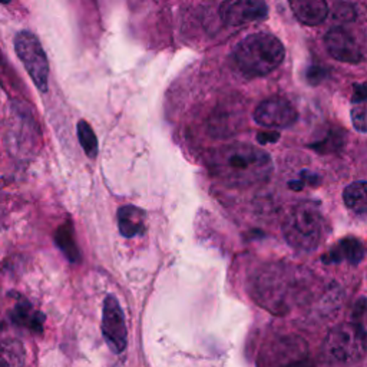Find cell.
I'll use <instances>...</instances> for the list:
<instances>
[{
    "mask_svg": "<svg viewBox=\"0 0 367 367\" xmlns=\"http://www.w3.org/2000/svg\"><path fill=\"white\" fill-rule=\"evenodd\" d=\"M299 119L296 108L284 98L273 96L263 100L254 110V120L269 130H286Z\"/></svg>",
    "mask_w": 367,
    "mask_h": 367,
    "instance_id": "cell-8",
    "label": "cell"
},
{
    "mask_svg": "<svg viewBox=\"0 0 367 367\" xmlns=\"http://www.w3.org/2000/svg\"><path fill=\"white\" fill-rule=\"evenodd\" d=\"M310 276L301 269L279 266L263 269L254 283L256 299L260 306L273 313H287L307 299Z\"/></svg>",
    "mask_w": 367,
    "mask_h": 367,
    "instance_id": "cell-2",
    "label": "cell"
},
{
    "mask_svg": "<svg viewBox=\"0 0 367 367\" xmlns=\"http://www.w3.org/2000/svg\"><path fill=\"white\" fill-rule=\"evenodd\" d=\"M363 257V244L356 238H344L323 257V262L326 264H338L346 262L351 266H357L358 263H361Z\"/></svg>",
    "mask_w": 367,
    "mask_h": 367,
    "instance_id": "cell-13",
    "label": "cell"
},
{
    "mask_svg": "<svg viewBox=\"0 0 367 367\" xmlns=\"http://www.w3.org/2000/svg\"><path fill=\"white\" fill-rule=\"evenodd\" d=\"M356 9L350 4H337L333 8V18L340 22H351L356 19Z\"/></svg>",
    "mask_w": 367,
    "mask_h": 367,
    "instance_id": "cell-22",
    "label": "cell"
},
{
    "mask_svg": "<svg viewBox=\"0 0 367 367\" xmlns=\"http://www.w3.org/2000/svg\"><path fill=\"white\" fill-rule=\"evenodd\" d=\"M12 0H0V4H11Z\"/></svg>",
    "mask_w": 367,
    "mask_h": 367,
    "instance_id": "cell-25",
    "label": "cell"
},
{
    "mask_svg": "<svg viewBox=\"0 0 367 367\" xmlns=\"http://www.w3.org/2000/svg\"><path fill=\"white\" fill-rule=\"evenodd\" d=\"M55 242H56V246L59 247V250L65 254V257L71 263L79 262L81 253H79V249L76 246L75 234H73V228H72L71 222H66L56 229Z\"/></svg>",
    "mask_w": 367,
    "mask_h": 367,
    "instance_id": "cell-18",
    "label": "cell"
},
{
    "mask_svg": "<svg viewBox=\"0 0 367 367\" xmlns=\"http://www.w3.org/2000/svg\"><path fill=\"white\" fill-rule=\"evenodd\" d=\"M326 48L330 56L344 63H358L363 61V53L356 39L343 28H333L326 35Z\"/></svg>",
    "mask_w": 367,
    "mask_h": 367,
    "instance_id": "cell-10",
    "label": "cell"
},
{
    "mask_svg": "<svg viewBox=\"0 0 367 367\" xmlns=\"http://www.w3.org/2000/svg\"><path fill=\"white\" fill-rule=\"evenodd\" d=\"M272 364L273 367H313L304 341L287 337L274 346Z\"/></svg>",
    "mask_w": 367,
    "mask_h": 367,
    "instance_id": "cell-11",
    "label": "cell"
},
{
    "mask_svg": "<svg viewBox=\"0 0 367 367\" xmlns=\"http://www.w3.org/2000/svg\"><path fill=\"white\" fill-rule=\"evenodd\" d=\"M289 4L294 16L309 26L323 24L329 15L326 0H289Z\"/></svg>",
    "mask_w": 367,
    "mask_h": 367,
    "instance_id": "cell-12",
    "label": "cell"
},
{
    "mask_svg": "<svg viewBox=\"0 0 367 367\" xmlns=\"http://www.w3.org/2000/svg\"><path fill=\"white\" fill-rule=\"evenodd\" d=\"M351 122L353 127L361 133L366 134L367 125H366V100H358V102H351Z\"/></svg>",
    "mask_w": 367,
    "mask_h": 367,
    "instance_id": "cell-20",
    "label": "cell"
},
{
    "mask_svg": "<svg viewBox=\"0 0 367 367\" xmlns=\"http://www.w3.org/2000/svg\"><path fill=\"white\" fill-rule=\"evenodd\" d=\"M269 8L264 0H224L219 6L221 19L231 26L264 21Z\"/></svg>",
    "mask_w": 367,
    "mask_h": 367,
    "instance_id": "cell-9",
    "label": "cell"
},
{
    "mask_svg": "<svg viewBox=\"0 0 367 367\" xmlns=\"http://www.w3.org/2000/svg\"><path fill=\"white\" fill-rule=\"evenodd\" d=\"M208 167L221 182L234 188L264 184L273 171L270 155L249 144H232L212 151Z\"/></svg>",
    "mask_w": 367,
    "mask_h": 367,
    "instance_id": "cell-1",
    "label": "cell"
},
{
    "mask_svg": "<svg viewBox=\"0 0 367 367\" xmlns=\"http://www.w3.org/2000/svg\"><path fill=\"white\" fill-rule=\"evenodd\" d=\"M366 350V331L363 324L348 323L334 329L324 343L327 360L337 364H347L363 357Z\"/></svg>",
    "mask_w": 367,
    "mask_h": 367,
    "instance_id": "cell-5",
    "label": "cell"
},
{
    "mask_svg": "<svg viewBox=\"0 0 367 367\" xmlns=\"http://www.w3.org/2000/svg\"><path fill=\"white\" fill-rule=\"evenodd\" d=\"M283 43L270 33H253L242 39L235 49V62L239 71L250 78L266 76L284 61Z\"/></svg>",
    "mask_w": 367,
    "mask_h": 367,
    "instance_id": "cell-3",
    "label": "cell"
},
{
    "mask_svg": "<svg viewBox=\"0 0 367 367\" xmlns=\"http://www.w3.org/2000/svg\"><path fill=\"white\" fill-rule=\"evenodd\" d=\"M118 227L120 234L133 238L145 232V212L134 205H125L118 211Z\"/></svg>",
    "mask_w": 367,
    "mask_h": 367,
    "instance_id": "cell-14",
    "label": "cell"
},
{
    "mask_svg": "<svg viewBox=\"0 0 367 367\" xmlns=\"http://www.w3.org/2000/svg\"><path fill=\"white\" fill-rule=\"evenodd\" d=\"M11 317L15 324L24 326L35 333H42L43 330V323H45L43 313L35 310L32 304L28 303L26 300H21L19 303L15 304Z\"/></svg>",
    "mask_w": 367,
    "mask_h": 367,
    "instance_id": "cell-15",
    "label": "cell"
},
{
    "mask_svg": "<svg viewBox=\"0 0 367 367\" xmlns=\"http://www.w3.org/2000/svg\"><path fill=\"white\" fill-rule=\"evenodd\" d=\"M344 204L348 210L358 215L367 212V184L366 181H356L350 184L343 192Z\"/></svg>",
    "mask_w": 367,
    "mask_h": 367,
    "instance_id": "cell-17",
    "label": "cell"
},
{
    "mask_svg": "<svg viewBox=\"0 0 367 367\" xmlns=\"http://www.w3.org/2000/svg\"><path fill=\"white\" fill-rule=\"evenodd\" d=\"M324 76H326V69H323L320 66H311L307 71V79L313 85L320 83L324 79Z\"/></svg>",
    "mask_w": 367,
    "mask_h": 367,
    "instance_id": "cell-23",
    "label": "cell"
},
{
    "mask_svg": "<svg viewBox=\"0 0 367 367\" xmlns=\"http://www.w3.org/2000/svg\"><path fill=\"white\" fill-rule=\"evenodd\" d=\"M15 52L41 92L49 88V62L39 39L29 31H22L15 36Z\"/></svg>",
    "mask_w": 367,
    "mask_h": 367,
    "instance_id": "cell-6",
    "label": "cell"
},
{
    "mask_svg": "<svg viewBox=\"0 0 367 367\" xmlns=\"http://www.w3.org/2000/svg\"><path fill=\"white\" fill-rule=\"evenodd\" d=\"M102 334L106 344L115 353H122L128 344V330L124 311L113 296H108L103 301L102 311Z\"/></svg>",
    "mask_w": 367,
    "mask_h": 367,
    "instance_id": "cell-7",
    "label": "cell"
},
{
    "mask_svg": "<svg viewBox=\"0 0 367 367\" xmlns=\"http://www.w3.org/2000/svg\"><path fill=\"white\" fill-rule=\"evenodd\" d=\"M78 138L79 144L83 148L85 154L89 158H95L98 155V140L92 130V127L88 124L86 120L78 122Z\"/></svg>",
    "mask_w": 367,
    "mask_h": 367,
    "instance_id": "cell-19",
    "label": "cell"
},
{
    "mask_svg": "<svg viewBox=\"0 0 367 367\" xmlns=\"http://www.w3.org/2000/svg\"><path fill=\"white\" fill-rule=\"evenodd\" d=\"M341 144H343V134L330 133V135L323 143L313 145V148H316L320 153H331V151H336L338 147H341Z\"/></svg>",
    "mask_w": 367,
    "mask_h": 367,
    "instance_id": "cell-21",
    "label": "cell"
},
{
    "mask_svg": "<svg viewBox=\"0 0 367 367\" xmlns=\"http://www.w3.org/2000/svg\"><path fill=\"white\" fill-rule=\"evenodd\" d=\"M279 138H280V135H279L277 133H274V131H272V133H260V134L257 135V140H259L260 144L276 143Z\"/></svg>",
    "mask_w": 367,
    "mask_h": 367,
    "instance_id": "cell-24",
    "label": "cell"
},
{
    "mask_svg": "<svg viewBox=\"0 0 367 367\" xmlns=\"http://www.w3.org/2000/svg\"><path fill=\"white\" fill-rule=\"evenodd\" d=\"M26 350L22 341L8 338L0 341V367H24Z\"/></svg>",
    "mask_w": 367,
    "mask_h": 367,
    "instance_id": "cell-16",
    "label": "cell"
},
{
    "mask_svg": "<svg viewBox=\"0 0 367 367\" xmlns=\"http://www.w3.org/2000/svg\"><path fill=\"white\" fill-rule=\"evenodd\" d=\"M324 218L319 204L304 201L296 205L286 217L283 232L290 246L299 252L309 253L319 247L323 238Z\"/></svg>",
    "mask_w": 367,
    "mask_h": 367,
    "instance_id": "cell-4",
    "label": "cell"
}]
</instances>
